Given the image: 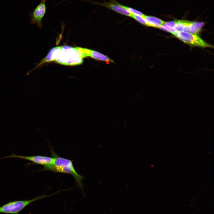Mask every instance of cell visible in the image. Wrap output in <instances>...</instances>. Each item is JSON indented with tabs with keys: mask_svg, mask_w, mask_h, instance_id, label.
<instances>
[{
	"mask_svg": "<svg viewBox=\"0 0 214 214\" xmlns=\"http://www.w3.org/2000/svg\"><path fill=\"white\" fill-rule=\"evenodd\" d=\"M143 18L147 26L160 28L166 22L155 17L145 15Z\"/></svg>",
	"mask_w": 214,
	"mask_h": 214,
	"instance_id": "cell-10",
	"label": "cell"
},
{
	"mask_svg": "<svg viewBox=\"0 0 214 214\" xmlns=\"http://www.w3.org/2000/svg\"><path fill=\"white\" fill-rule=\"evenodd\" d=\"M184 28L183 32L193 34H198L199 31L193 24L192 21L183 20Z\"/></svg>",
	"mask_w": 214,
	"mask_h": 214,
	"instance_id": "cell-11",
	"label": "cell"
},
{
	"mask_svg": "<svg viewBox=\"0 0 214 214\" xmlns=\"http://www.w3.org/2000/svg\"><path fill=\"white\" fill-rule=\"evenodd\" d=\"M175 21L174 29L176 32H183L184 28L183 20H176Z\"/></svg>",
	"mask_w": 214,
	"mask_h": 214,
	"instance_id": "cell-13",
	"label": "cell"
},
{
	"mask_svg": "<svg viewBox=\"0 0 214 214\" xmlns=\"http://www.w3.org/2000/svg\"><path fill=\"white\" fill-rule=\"evenodd\" d=\"M172 34L183 42L192 46H197L203 48L212 47L211 45L204 42L196 34L178 32Z\"/></svg>",
	"mask_w": 214,
	"mask_h": 214,
	"instance_id": "cell-4",
	"label": "cell"
},
{
	"mask_svg": "<svg viewBox=\"0 0 214 214\" xmlns=\"http://www.w3.org/2000/svg\"><path fill=\"white\" fill-rule=\"evenodd\" d=\"M8 158H16L22 159L32 162L36 164L43 166L44 167L49 166L54 161L53 157L39 155L31 156H25L18 155L12 154L10 155L3 157L0 158V160Z\"/></svg>",
	"mask_w": 214,
	"mask_h": 214,
	"instance_id": "cell-5",
	"label": "cell"
},
{
	"mask_svg": "<svg viewBox=\"0 0 214 214\" xmlns=\"http://www.w3.org/2000/svg\"><path fill=\"white\" fill-rule=\"evenodd\" d=\"M85 57L89 56L94 59L107 62H113L114 61L106 56L96 51L84 48Z\"/></svg>",
	"mask_w": 214,
	"mask_h": 214,
	"instance_id": "cell-9",
	"label": "cell"
},
{
	"mask_svg": "<svg viewBox=\"0 0 214 214\" xmlns=\"http://www.w3.org/2000/svg\"><path fill=\"white\" fill-rule=\"evenodd\" d=\"M54 194L55 193L48 195H43L28 200H17L9 202L0 207V213L19 214L25 207L33 202Z\"/></svg>",
	"mask_w": 214,
	"mask_h": 214,
	"instance_id": "cell-3",
	"label": "cell"
},
{
	"mask_svg": "<svg viewBox=\"0 0 214 214\" xmlns=\"http://www.w3.org/2000/svg\"><path fill=\"white\" fill-rule=\"evenodd\" d=\"M101 4L119 14L131 17L132 14L123 7V5L120 4L118 2H105L102 4Z\"/></svg>",
	"mask_w": 214,
	"mask_h": 214,
	"instance_id": "cell-8",
	"label": "cell"
},
{
	"mask_svg": "<svg viewBox=\"0 0 214 214\" xmlns=\"http://www.w3.org/2000/svg\"><path fill=\"white\" fill-rule=\"evenodd\" d=\"M175 24V21L165 22L164 24L160 28L173 34L176 32L174 29Z\"/></svg>",
	"mask_w": 214,
	"mask_h": 214,
	"instance_id": "cell-12",
	"label": "cell"
},
{
	"mask_svg": "<svg viewBox=\"0 0 214 214\" xmlns=\"http://www.w3.org/2000/svg\"><path fill=\"white\" fill-rule=\"evenodd\" d=\"M123 7L128 11L132 14L138 15L143 17L145 15L141 12L134 9L123 5Z\"/></svg>",
	"mask_w": 214,
	"mask_h": 214,
	"instance_id": "cell-14",
	"label": "cell"
},
{
	"mask_svg": "<svg viewBox=\"0 0 214 214\" xmlns=\"http://www.w3.org/2000/svg\"><path fill=\"white\" fill-rule=\"evenodd\" d=\"M193 24L199 31H200L204 25L203 22H192Z\"/></svg>",
	"mask_w": 214,
	"mask_h": 214,
	"instance_id": "cell-16",
	"label": "cell"
},
{
	"mask_svg": "<svg viewBox=\"0 0 214 214\" xmlns=\"http://www.w3.org/2000/svg\"><path fill=\"white\" fill-rule=\"evenodd\" d=\"M62 48V46H57L51 49L47 55L34 68L29 71L27 74H29L33 70L36 69L45 63L52 61H55L61 51Z\"/></svg>",
	"mask_w": 214,
	"mask_h": 214,
	"instance_id": "cell-7",
	"label": "cell"
},
{
	"mask_svg": "<svg viewBox=\"0 0 214 214\" xmlns=\"http://www.w3.org/2000/svg\"><path fill=\"white\" fill-rule=\"evenodd\" d=\"M52 153L54 158L53 163L49 166L44 167L41 170L50 171L70 174L74 177L78 185L82 188L83 186L82 180L84 177L76 172L72 161L58 156L52 151Z\"/></svg>",
	"mask_w": 214,
	"mask_h": 214,
	"instance_id": "cell-1",
	"label": "cell"
},
{
	"mask_svg": "<svg viewBox=\"0 0 214 214\" xmlns=\"http://www.w3.org/2000/svg\"><path fill=\"white\" fill-rule=\"evenodd\" d=\"M46 1L42 0L31 15V23L37 24L40 28L42 26V19L46 12Z\"/></svg>",
	"mask_w": 214,
	"mask_h": 214,
	"instance_id": "cell-6",
	"label": "cell"
},
{
	"mask_svg": "<svg viewBox=\"0 0 214 214\" xmlns=\"http://www.w3.org/2000/svg\"><path fill=\"white\" fill-rule=\"evenodd\" d=\"M131 17L141 24L147 26L146 21L143 17L137 15L132 14Z\"/></svg>",
	"mask_w": 214,
	"mask_h": 214,
	"instance_id": "cell-15",
	"label": "cell"
},
{
	"mask_svg": "<svg viewBox=\"0 0 214 214\" xmlns=\"http://www.w3.org/2000/svg\"><path fill=\"white\" fill-rule=\"evenodd\" d=\"M83 58L80 47L64 46L55 61L61 64L73 66L82 64Z\"/></svg>",
	"mask_w": 214,
	"mask_h": 214,
	"instance_id": "cell-2",
	"label": "cell"
}]
</instances>
